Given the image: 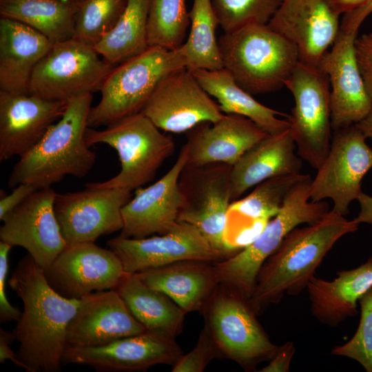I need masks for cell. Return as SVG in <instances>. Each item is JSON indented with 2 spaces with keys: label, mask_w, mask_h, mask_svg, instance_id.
Listing matches in <instances>:
<instances>
[{
  "label": "cell",
  "mask_w": 372,
  "mask_h": 372,
  "mask_svg": "<svg viewBox=\"0 0 372 372\" xmlns=\"http://www.w3.org/2000/svg\"><path fill=\"white\" fill-rule=\"evenodd\" d=\"M8 283L20 298L23 311L14 329L17 355L28 372H58L67 346V330L81 303L65 298L47 282L43 268L28 254Z\"/></svg>",
  "instance_id": "1"
},
{
  "label": "cell",
  "mask_w": 372,
  "mask_h": 372,
  "mask_svg": "<svg viewBox=\"0 0 372 372\" xmlns=\"http://www.w3.org/2000/svg\"><path fill=\"white\" fill-rule=\"evenodd\" d=\"M360 224L331 209L319 220L296 227L264 262L249 304L257 316L285 295H298L307 285L333 245Z\"/></svg>",
  "instance_id": "2"
},
{
  "label": "cell",
  "mask_w": 372,
  "mask_h": 372,
  "mask_svg": "<svg viewBox=\"0 0 372 372\" xmlns=\"http://www.w3.org/2000/svg\"><path fill=\"white\" fill-rule=\"evenodd\" d=\"M92 101V93L68 101L61 118L20 157L8 178L9 187L21 183L51 187L65 176L83 178L90 172L96 160L85 138Z\"/></svg>",
  "instance_id": "3"
},
{
  "label": "cell",
  "mask_w": 372,
  "mask_h": 372,
  "mask_svg": "<svg viewBox=\"0 0 372 372\" xmlns=\"http://www.w3.org/2000/svg\"><path fill=\"white\" fill-rule=\"evenodd\" d=\"M218 43L223 68L251 95L281 89L300 61L296 47L267 24L224 32Z\"/></svg>",
  "instance_id": "4"
},
{
  "label": "cell",
  "mask_w": 372,
  "mask_h": 372,
  "mask_svg": "<svg viewBox=\"0 0 372 372\" xmlns=\"http://www.w3.org/2000/svg\"><path fill=\"white\" fill-rule=\"evenodd\" d=\"M183 68L186 61L181 46L175 50L149 46L114 66L100 88L99 103L90 109L88 127L107 126L141 112L162 79Z\"/></svg>",
  "instance_id": "5"
},
{
  "label": "cell",
  "mask_w": 372,
  "mask_h": 372,
  "mask_svg": "<svg viewBox=\"0 0 372 372\" xmlns=\"http://www.w3.org/2000/svg\"><path fill=\"white\" fill-rule=\"evenodd\" d=\"M311 179L307 174L291 189L279 213L252 242L239 252L214 262L220 284L249 300L260 268L285 236L300 225L317 222L330 210L327 202L310 199Z\"/></svg>",
  "instance_id": "6"
},
{
  "label": "cell",
  "mask_w": 372,
  "mask_h": 372,
  "mask_svg": "<svg viewBox=\"0 0 372 372\" xmlns=\"http://www.w3.org/2000/svg\"><path fill=\"white\" fill-rule=\"evenodd\" d=\"M85 138L90 147L104 143L114 148L121 169L103 182L89 183L99 188H123L130 191L149 183L164 161L175 150L174 140L165 135L143 112L124 117L102 130L87 127Z\"/></svg>",
  "instance_id": "7"
},
{
  "label": "cell",
  "mask_w": 372,
  "mask_h": 372,
  "mask_svg": "<svg viewBox=\"0 0 372 372\" xmlns=\"http://www.w3.org/2000/svg\"><path fill=\"white\" fill-rule=\"evenodd\" d=\"M219 356L231 360L246 371L269 361L278 346L269 339L249 300L219 284L202 312Z\"/></svg>",
  "instance_id": "8"
},
{
  "label": "cell",
  "mask_w": 372,
  "mask_h": 372,
  "mask_svg": "<svg viewBox=\"0 0 372 372\" xmlns=\"http://www.w3.org/2000/svg\"><path fill=\"white\" fill-rule=\"evenodd\" d=\"M285 86L294 99L288 121L297 154L317 169L328 154L333 135L328 76L318 66L299 61Z\"/></svg>",
  "instance_id": "9"
},
{
  "label": "cell",
  "mask_w": 372,
  "mask_h": 372,
  "mask_svg": "<svg viewBox=\"0 0 372 372\" xmlns=\"http://www.w3.org/2000/svg\"><path fill=\"white\" fill-rule=\"evenodd\" d=\"M99 56L94 47L74 39L53 44L34 69L29 93L68 102L99 91L114 67Z\"/></svg>",
  "instance_id": "10"
},
{
  "label": "cell",
  "mask_w": 372,
  "mask_h": 372,
  "mask_svg": "<svg viewBox=\"0 0 372 372\" xmlns=\"http://www.w3.org/2000/svg\"><path fill=\"white\" fill-rule=\"evenodd\" d=\"M232 165L211 163L186 164L178 184L183 205L178 222L195 227L216 249L232 256L226 249L224 235L230 205Z\"/></svg>",
  "instance_id": "11"
},
{
  "label": "cell",
  "mask_w": 372,
  "mask_h": 372,
  "mask_svg": "<svg viewBox=\"0 0 372 372\" xmlns=\"http://www.w3.org/2000/svg\"><path fill=\"white\" fill-rule=\"evenodd\" d=\"M366 136L353 125L333 131L328 154L311 179L310 199H331L332 210L343 216L362 193L361 183L372 168V149Z\"/></svg>",
  "instance_id": "12"
},
{
  "label": "cell",
  "mask_w": 372,
  "mask_h": 372,
  "mask_svg": "<svg viewBox=\"0 0 372 372\" xmlns=\"http://www.w3.org/2000/svg\"><path fill=\"white\" fill-rule=\"evenodd\" d=\"M85 186L81 191L57 193L55 198L56 217L68 245L94 242L123 227L122 209L132 191Z\"/></svg>",
  "instance_id": "13"
},
{
  "label": "cell",
  "mask_w": 372,
  "mask_h": 372,
  "mask_svg": "<svg viewBox=\"0 0 372 372\" xmlns=\"http://www.w3.org/2000/svg\"><path fill=\"white\" fill-rule=\"evenodd\" d=\"M107 245L128 273L180 261L216 262L229 257L215 249L195 227L180 222L164 234L143 238L118 236L109 240Z\"/></svg>",
  "instance_id": "14"
},
{
  "label": "cell",
  "mask_w": 372,
  "mask_h": 372,
  "mask_svg": "<svg viewBox=\"0 0 372 372\" xmlns=\"http://www.w3.org/2000/svg\"><path fill=\"white\" fill-rule=\"evenodd\" d=\"M43 271L56 292L72 300L114 289L127 273L114 251L94 242L68 245Z\"/></svg>",
  "instance_id": "15"
},
{
  "label": "cell",
  "mask_w": 372,
  "mask_h": 372,
  "mask_svg": "<svg viewBox=\"0 0 372 372\" xmlns=\"http://www.w3.org/2000/svg\"><path fill=\"white\" fill-rule=\"evenodd\" d=\"M141 112L160 130L173 133L216 122L225 114L187 68L163 79Z\"/></svg>",
  "instance_id": "16"
},
{
  "label": "cell",
  "mask_w": 372,
  "mask_h": 372,
  "mask_svg": "<svg viewBox=\"0 0 372 372\" xmlns=\"http://www.w3.org/2000/svg\"><path fill=\"white\" fill-rule=\"evenodd\" d=\"M183 354L175 338L145 331L97 347L67 344L62 364L87 365L100 372L143 371L173 365Z\"/></svg>",
  "instance_id": "17"
},
{
  "label": "cell",
  "mask_w": 372,
  "mask_h": 372,
  "mask_svg": "<svg viewBox=\"0 0 372 372\" xmlns=\"http://www.w3.org/2000/svg\"><path fill=\"white\" fill-rule=\"evenodd\" d=\"M56 194L52 187L37 189L1 220V240L23 247L43 269L68 246L54 211Z\"/></svg>",
  "instance_id": "18"
},
{
  "label": "cell",
  "mask_w": 372,
  "mask_h": 372,
  "mask_svg": "<svg viewBox=\"0 0 372 372\" xmlns=\"http://www.w3.org/2000/svg\"><path fill=\"white\" fill-rule=\"evenodd\" d=\"M339 17L327 0H281L267 25L296 47L300 62L318 66L340 32Z\"/></svg>",
  "instance_id": "19"
},
{
  "label": "cell",
  "mask_w": 372,
  "mask_h": 372,
  "mask_svg": "<svg viewBox=\"0 0 372 372\" xmlns=\"http://www.w3.org/2000/svg\"><path fill=\"white\" fill-rule=\"evenodd\" d=\"M188 147L185 143L169 170L146 188H138L122 209L123 227L119 236L143 238L164 234L178 223L183 196L178 180L187 164Z\"/></svg>",
  "instance_id": "20"
},
{
  "label": "cell",
  "mask_w": 372,
  "mask_h": 372,
  "mask_svg": "<svg viewBox=\"0 0 372 372\" xmlns=\"http://www.w3.org/2000/svg\"><path fill=\"white\" fill-rule=\"evenodd\" d=\"M357 34L340 30L331 50L318 65L329 81L333 131L357 124L372 110L355 58Z\"/></svg>",
  "instance_id": "21"
},
{
  "label": "cell",
  "mask_w": 372,
  "mask_h": 372,
  "mask_svg": "<svg viewBox=\"0 0 372 372\" xmlns=\"http://www.w3.org/2000/svg\"><path fill=\"white\" fill-rule=\"evenodd\" d=\"M67 103L0 91V161L32 149L61 118Z\"/></svg>",
  "instance_id": "22"
},
{
  "label": "cell",
  "mask_w": 372,
  "mask_h": 372,
  "mask_svg": "<svg viewBox=\"0 0 372 372\" xmlns=\"http://www.w3.org/2000/svg\"><path fill=\"white\" fill-rule=\"evenodd\" d=\"M145 331L115 289L96 291L81 299L68 327L67 344L97 347Z\"/></svg>",
  "instance_id": "23"
},
{
  "label": "cell",
  "mask_w": 372,
  "mask_h": 372,
  "mask_svg": "<svg viewBox=\"0 0 372 372\" xmlns=\"http://www.w3.org/2000/svg\"><path fill=\"white\" fill-rule=\"evenodd\" d=\"M268 134L244 116L225 114L216 122H203L187 132V164L223 163L233 165Z\"/></svg>",
  "instance_id": "24"
},
{
  "label": "cell",
  "mask_w": 372,
  "mask_h": 372,
  "mask_svg": "<svg viewBox=\"0 0 372 372\" xmlns=\"http://www.w3.org/2000/svg\"><path fill=\"white\" fill-rule=\"evenodd\" d=\"M289 129L268 134L244 153L232 165L231 202L239 199L250 188L278 176L300 173L302 158Z\"/></svg>",
  "instance_id": "25"
},
{
  "label": "cell",
  "mask_w": 372,
  "mask_h": 372,
  "mask_svg": "<svg viewBox=\"0 0 372 372\" xmlns=\"http://www.w3.org/2000/svg\"><path fill=\"white\" fill-rule=\"evenodd\" d=\"M52 45L30 26L1 17L0 91L29 94L34 69Z\"/></svg>",
  "instance_id": "26"
},
{
  "label": "cell",
  "mask_w": 372,
  "mask_h": 372,
  "mask_svg": "<svg viewBox=\"0 0 372 372\" xmlns=\"http://www.w3.org/2000/svg\"><path fill=\"white\" fill-rule=\"evenodd\" d=\"M136 276L161 291L187 313L202 312L220 284L214 262L185 260L149 269Z\"/></svg>",
  "instance_id": "27"
},
{
  "label": "cell",
  "mask_w": 372,
  "mask_h": 372,
  "mask_svg": "<svg viewBox=\"0 0 372 372\" xmlns=\"http://www.w3.org/2000/svg\"><path fill=\"white\" fill-rule=\"evenodd\" d=\"M372 287V257L356 268L341 270L332 280L313 276L307 285L312 315L336 327L358 313L360 298Z\"/></svg>",
  "instance_id": "28"
},
{
  "label": "cell",
  "mask_w": 372,
  "mask_h": 372,
  "mask_svg": "<svg viewBox=\"0 0 372 372\" xmlns=\"http://www.w3.org/2000/svg\"><path fill=\"white\" fill-rule=\"evenodd\" d=\"M191 72L203 89L217 100L224 114L244 116L269 134H277L289 127V114L256 101L225 68L215 70L197 69Z\"/></svg>",
  "instance_id": "29"
},
{
  "label": "cell",
  "mask_w": 372,
  "mask_h": 372,
  "mask_svg": "<svg viewBox=\"0 0 372 372\" xmlns=\"http://www.w3.org/2000/svg\"><path fill=\"white\" fill-rule=\"evenodd\" d=\"M133 316L147 331L175 338L182 331L186 312L165 293L127 273L114 289Z\"/></svg>",
  "instance_id": "30"
},
{
  "label": "cell",
  "mask_w": 372,
  "mask_h": 372,
  "mask_svg": "<svg viewBox=\"0 0 372 372\" xmlns=\"http://www.w3.org/2000/svg\"><path fill=\"white\" fill-rule=\"evenodd\" d=\"M83 1L0 0V14L30 26L54 44L73 39Z\"/></svg>",
  "instance_id": "31"
},
{
  "label": "cell",
  "mask_w": 372,
  "mask_h": 372,
  "mask_svg": "<svg viewBox=\"0 0 372 372\" xmlns=\"http://www.w3.org/2000/svg\"><path fill=\"white\" fill-rule=\"evenodd\" d=\"M149 6L150 0H127L115 27L94 47L107 62L119 64L149 47Z\"/></svg>",
  "instance_id": "32"
},
{
  "label": "cell",
  "mask_w": 372,
  "mask_h": 372,
  "mask_svg": "<svg viewBox=\"0 0 372 372\" xmlns=\"http://www.w3.org/2000/svg\"><path fill=\"white\" fill-rule=\"evenodd\" d=\"M307 175H282L261 182L247 196L230 203L226 221L239 225L267 224L279 213L291 189Z\"/></svg>",
  "instance_id": "33"
},
{
  "label": "cell",
  "mask_w": 372,
  "mask_h": 372,
  "mask_svg": "<svg viewBox=\"0 0 372 372\" xmlns=\"http://www.w3.org/2000/svg\"><path fill=\"white\" fill-rule=\"evenodd\" d=\"M188 37L181 45L189 70L223 68L216 30L219 25L211 0H194Z\"/></svg>",
  "instance_id": "34"
},
{
  "label": "cell",
  "mask_w": 372,
  "mask_h": 372,
  "mask_svg": "<svg viewBox=\"0 0 372 372\" xmlns=\"http://www.w3.org/2000/svg\"><path fill=\"white\" fill-rule=\"evenodd\" d=\"M186 0H150L149 46L175 50L184 43L189 25Z\"/></svg>",
  "instance_id": "35"
},
{
  "label": "cell",
  "mask_w": 372,
  "mask_h": 372,
  "mask_svg": "<svg viewBox=\"0 0 372 372\" xmlns=\"http://www.w3.org/2000/svg\"><path fill=\"white\" fill-rule=\"evenodd\" d=\"M127 0H84L73 39L94 47L116 25Z\"/></svg>",
  "instance_id": "36"
},
{
  "label": "cell",
  "mask_w": 372,
  "mask_h": 372,
  "mask_svg": "<svg viewBox=\"0 0 372 372\" xmlns=\"http://www.w3.org/2000/svg\"><path fill=\"white\" fill-rule=\"evenodd\" d=\"M224 32H234L252 23L267 24L281 0H211Z\"/></svg>",
  "instance_id": "37"
},
{
  "label": "cell",
  "mask_w": 372,
  "mask_h": 372,
  "mask_svg": "<svg viewBox=\"0 0 372 372\" xmlns=\"http://www.w3.org/2000/svg\"><path fill=\"white\" fill-rule=\"evenodd\" d=\"M360 318L358 327L346 343L335 346L331 353L358 362L372 372V287L359 300Z\"/></svg>",
  "instance_id": "38"
},
{
  "label": "cell",
  "mask_w": 372,
  "mask_h": 372,
  "mask_svg": "<svg viewBox=\"0 0 372 372\" xmlns=\"http://www.w3.org/2000/svg\"><path fill=\"white\" fill-rule=\"evenodd\" d=\"M220 357L205 326L201 330L195 347L183 354L173 364L172 372H202L215 358Z\"/></svg>",
  "instance_id": "39"
},
{
  "label": "cell",
  "mask_w": 372,
  "mask_h": 372,
  "mask_svg": "<svg viewBox=\"0 0 372 372\" xmlns=\"http://www.w3.org/2000/svg\"><path fill=\"white\" fill-rule=\"evenodd\" d=\"M12 247L7 242L0 241V320L1 322L18 321L21 311L12 306L6 295V280L8 271V255Z\"/></svg>",
  "instance_id": "40"
},
{
  "label": "cell",
  "mask_w": 372,
  "mask_h": 372,
  "mask_svg": "<svg viewBox=\"0 0 372 372\" xmlns=\"http://www.w3.org/2000/svg\"><path fill=\"white\" fill-rule=\"evenodd\" d=\"M355 52L360 74L372 103V37L366 34L356 38Z\"/></svg>",
  "instance_id": "41"
},
{
  "label": "cell",
  "mask_w": 372,
  "mask_h": 372,
  "mask_svg": "<svg viewBox=\"0 0 372 372\" xmlns=\"http://www.w3.org/2000/svg\"><path fill=\"white\" fill-rule=\"evenodd\" d=\"M37 189H39L31 184L21 183L14 187V189L8 195H6L3 191V196L1 194L0 199V220H1L8 213Z\"/></svg>",
  "instance_id": "42"
},
{
  "label": "cell",
  "mask_w": 372,
  "mask_h": 372,
  "mask_svg": "<svg viewBox=\"0 0 372 372\" xmlns=\"http://www.w3.org/2000/svg\"><path fill=\"white\" fill-rule=\"evenodd\" d=\"M294 344L288 341L278 346L274 355L269 364L262 367L259 372H288L289 371L291 360L295 354Z\"/></svg>",
  "instance_id": "43"
},
{
  "label": "cell",
  "mask_w": 372,
  "mask_h": 372,
  "mask_svg": "<svg viewBox=\"0 0 372 372\" xmlns=\"http://www.w3.org/2000/svg\"><path fill=\"white\" fill-rule=\"evenodd\" d=\"M371 13L372 0H366L354 10L344 14L340 25V30L347 32L358 33L362 22Z\"/></svg>",
  "instance_id": "44"
},
{
  "label": "cell",
  "mask_w": 372,
  "mask_h": 372,
  "mask_svg": "<svg viewBox=\"0 0 372 372\" xmlns=\"http://www.w3.org/2000/svg\"><path fill=\"white\" fill-rule=\"evenodd\" d=\"M15 340L12 332L0 329V362L5 363L6 360H10L14 365L24 369L27 371L26 366L19 360L17 353L11 349L12 342Z\"/></svg>",
  "instance_id": "45"
},
{
  "label": "cell",
  "mask_w": 372,
  "mask_h": 372,
  "mask_svg": "<svg viewBox=\"0 0 372 372\" xmlns=\"http://www.w3.org/2000/svg\"><path fill=\"white\" fill-rule=\"evenodd\" d=\"M357 200L360 204V210L355 220L359 224L372 225V196L362 192Z\"/></svg>",
  "instance_id": "46"
},
{
  "label": "cell",
  "mask_w": 372,
  "mask_h": 372,
  "mask_svg": "<svg viewBox=\"0 0 372 372\" xmlns=\"http://www.w3.org/2000/svg\"><path fill=\"white\" fill-rule=\"evenodd\" d=\"M333 10L340 15L350 12L360 6L366 0H327Z\"/></svg>",
  "instance_id": "47"
},
{
  "label": "cell",
  "mask_w": 372,
  "mask_h": 372,
  "mask_svg": "<svg viewBox=\"0 0 372 372\" xmlns=\"http://www.w3.org/2000/svg\"><path fill=\"white\" fill-rule=\"evenodd\" d=\"M366 138L372 141V110L370 113L361 121L355 124Z\"/></svg>",
  "instance_id": "48"
},
{
  "label": "cell",
  "mask_w": 372,
  "mask_h": 372,
  "mask_svg": "<svg viewBox=\"0 0 372 372\" xmlns=\"http://www.w3.org/2000/svg\"><path fill=\"white\" fill-rule=\"evenodd\" d=\"M371 37H372V30L368 34Z\"/></svg>",
  "instance_id": "49"
}]
</instances>
